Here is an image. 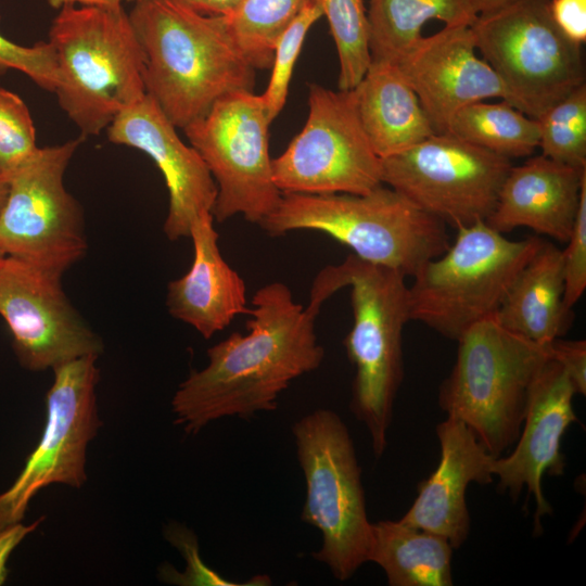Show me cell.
<instances>
[{
  "instance_id": "6da1fadb",
  "label": "cell",
  "mask_w": 586,
  "mask_h": 586,
  "mask_svg": "<svg viewBox=\"0 0 586 586\" xmlns=\"http://www.w3.org/2000/svg\"><path fill=\"white\" fill-rule=\"evenodd\" d=\"M319 311L297 303L283 282L259 288L249 308L247 333L233 332L209 347L207 365L179 384L171 399L175 423L195 435L221 418L275 410L280 394L323 360L315 332Z\"/></svg>"
},
{
  "instance_id": "7a4b0ae2",
  "label": "cell",
  "mask_w": 586,
  "mask_h": 586,
  "mask_svg": "<svg viewBox=\"0 0 586 586\" xmlns=\"http://www.w3.org/2000/svg\"><path fill=\"white\" fill-rule=\"evenodd\" d=\"M143 54L148 94L176 128L204 117L222 97L253 91L255 72L225 16L176 0L136 2L128 13Z\"/></svg>"
},
{
  "instance_id": "3957f363",
  "label": "cell",
  "mask_w": 586,
  "mask_h": 586,
  "mask_svg": "<svg viewBox=\"0 0 586 586\" xmlns=\"http://www.w3.org/2000/svg\"><path fill=\"white\" fill-rule=\"evenodd\" d=\"M270 237L292 231L324 233L359 259L412 277L449 246L446 225L382 183L364 194L282 193L258 225Z\"/></svg>"
},
{
  "instance_id": "277c9868",
  "label": "cell",
  "mask_w": 586,
  "mask_h": 586,
  "mask_svg": "<svg viewBox=\"0 0 586 586\" xmlns=\"http://www.w3.org/2000/svg\"><path fill=\"white\" fill-rule=\"evenodd\" d=\"M49 42L58 65L53 92L82 137L99 135L145 95L142 50L123 8L62 7Z\"/></svg>"
},
{
  "instance_id": "5b68a950",
  "label": "cell",
  "mask_w": 586,
  "mask_h": 586,
  "mask_svg": "<svg viewBox=\"0 0 586 586\" xmlns=\"http://www.w3.org/2000/svg\"><path fill=\"white\" fill-rule=\"evenodd\" d=\"M438 404L462 421L495 458L519 438L531 385L551 358L540 345L502 328L494 316L470 327L457 341Z\"/></svg>"
},
{
  "instance_id": "8992f818",
  "label": "cell",
  "mask_w": 586,
  "mask_h": 586,
  "mask_svg": "<svg viewBox=\"0 0 586 586\" xmlns=\"http://www.w3.org/2000/svg\"><path fill=\"white\" fill-rule=\"evenodd\" d=\"M455 241L426 260L408 286L409 319L458 341L496 314L519 272L544 240H510L485 220L457 229Z\"/></svg>"
},
{
  "instance_id": "52a82bcc",
  "label": "cell",
  "mask_w": 586,
  "mask_h": 586,
  "mask_svg": "<svg viewBox=\"0 0 586 586\" xmlns=\"http://www.w3.org/2000/svg\"><path fill=\"white\" fill-rule=\"evenodd\" d=\"M334 268L341 288H351L353 326L344 339L355 368L351 410L366 425L373 454L380 457L404 374L403 329L410 320L406 276L354 254Z\"/></svg>"
},
{
  "instance_id": "ba28073f",
  "label": "cell",
  "mask_w": 586,
  "mask_h": 586,
  "mask_svg": "<svg viewBox=\"0 0 586 586\" xmlns=\"http://www.w3.org/2000/svg\"><path fill=\"white\" fill-rule=\"evenodd\" d=\"M292 433L306 483L301 519L322 535L313 557L344 582L368 562L372 539L353 440L341 417L326 408L300 418Z\"/></svg>"
},
{
  "instance_id": "9c48e42d",
  "label": "cell",
  "mask_w": 586,
  "mask_h": 586,
  "mask_svg": "<svg viewBox=\"0 0 586 586\" xmlns=\"http://www.w3.org/2000/svg\"><path fill=\"white\" fill-rule=\"evenodd\" d=\"M471 29L504 100L532 118L585 84L582 46L556 26L549 0H513L477 14Z\"/></svg>"
},
{
  "instance_id": "30bf717a",
  "label": "cell",
  "mask_w": 586,
  "mask_h": 586,
  "mask_svg": "<svg viewBox=\"0 0 586 586\" xmlns=\"http://www.w3.org/2000/svg\"><path fill=\"white\" fill-rule=\"evenodd\" d=\"M85 137L38 148L9 178L0 215V252L59 276L88 250L81 205L64 175Z\"/></svg>"
},
{
  "instance_id": "8fae6325",
  "label": "cell",
  "mask_w": 586,
  "mask_h": 586,
  "mask_svg": "<svg viewBox=\"0 0 586 586\" xmlns=\"http://www.w3.org/2000/svg\"><path fill=\"white\" fill-rule=\"evenodd\" d=\"M270 123L262 94L238 91L182 129L216 182L214 221L242 215L259 225L278 206L282 192L273 180Z\"/></svg>"
},
{
  "instance_id": "7c38bea8",
  "label": "cell",
  "mask_w": 586,
  "mask_h": 586,
  "mask_svg": "<svg viewBox=\"0 0 586 586\" xmlns=\"http://www.w3.org/2000/svg\"><path fill=\"white\" fill-rule=\"evenodd\" d=\"M303 129L278 157L273 180L282 193L364 194L382 184V158L359 119L354 89L308 85Z\"/></svg>"
},
{
  "instance_id": "4fadbf2b",
  "label": "cell",
  "mask_w": 586,
  "mask_h": 586,
  "mask_svg": "<svg viewBox=\"0 0 586 586\" xmlns=\"http://www.w3.org/2000/svg\"><path fill=\"white\" fill-rule=\"evenodd\" d=\"M511 160L450 132L382 158V182L421 211L456 229L486 220Z\"/></svg>"
},
{
  "instance_id": "5bb4252c",
  "label": "cell",
  "mask_w": 586,
  "mask_h": 586,
  "mask_svg": "<svg viewBox=\"0 0 586 586\" xmlns=\"http://www.w3.org/2000/svg\"><path fill=\"white\" fill-rule=\"evenodd\" d=\"M98 358L85 356L52 369L44 428L18 476L0 494V527L22 522L41 488L52 484L81 487L86 482L87 446L101 424L95 397Z\"/></svg>"
},
{
  "instance_id": "9a60e30c",
  "label": "cell",
  "mask_w": 586,
  "mask_h": 586,
  "mask_svg": "<svg viewBox=\"0 0 586 586\" xmlns=\"http://www.w3.org/2000/svg\"><path fill=\"white\" fill-rule=\"evenodd\" d=\"M61 276L12 256L0 257V316L22 367L38 372L104 345L65 294Z\"/></svg>"
},
{
  "instance_id": "2e32d148",
  "label": "cell",
  "mask_w": 586,
  "mask_h": 586,
  "mask_svg": "<svg viewBox=\"0 0 586 586\" xmlns=\"http://www.w3.org/2000/svg\"><path fill=\"white\" fill-rule=\"evenodd\" d=\"M176 129L148 94L119 113L106 128L112 143L144 152L161 170L169 196L163 226L169 241L189 238L193 221L203 213H212L217 196L206 164Z\"/></svg>"
},
{
  "instance_id": "e0dca14e",
  "label": "cell",
  "mask_w": 586,
  "mask_h": 586,
  "mask_svg": "<svg viewBox=\"0 0 586 586\" xmlns=\"http://www.w3.org/2000/svg\"><path fill=\"white\" fill-rule=\"evenodd\" d=\"M475 51L471 26L445 25L422 36L396 63L437 133L447 132L453 117L464 106L505 99L498 76Z\"/></svg>"
},
{
  "instance_id": "ac0fdd59",
  "label": "cell",
  "mask_w": 586,
  "mask_h": 586,
  "mask_svg": "<svg viewBox=\"0 0 586 586\" xmlns=\"http://www.w3.org/2000/svg\"><path fill=\"white\" fill-rule=\"evenodd\" d=\"M576 390L560 362L549 358L535 377L527 397L522 429L513 451L493 461V474L498 487L518 498L525 486L536 502L535 530L539 520L551 512L544 497L542 479L545 473L561 475L565 461L560 450L561 438L577 420L573 409Z\"/></svg>"
},
{
  "instance_id": "d6986e66",
  "label": "cell",
  "mask_w": 586,
  "mask_h": 586,
  "mask_svg": "<svg viewBox=\"0 0 586 586\" xmlns=\"http://www.w3.org/2000/svg\"><path fill=\"white\" fill-rule=\"evenodd\" d=\"M441 457L433 473L418 485V495L403 523L446 538L455 549L468 538L470 517L466 492L471 482L489 484L495 459L460 420L447 417L436 426Z\"/></svg>"
},
{
  "instance_id": "ffe728a7",
  "label": "cell",
  "mask_w": 586,
  "mask_h": 586,
  "mask_svg": "<svg viewBox=\"0 0 586 586\" xmlns=\"http://www.w3.org/2000/svg\"><path fill=\"white\" fill-rule=\"evenodd\" d=\"M586 168H575L543 154L512 165L485 220L500 233L525 227L561 243L569 240L578 208Z\"/></svg>"
},
{
  "instance_id": "44dd1931",
  "label": "cell",
  "mask_w": 586,
  "mask_h": 586,
  "mask_svg": "<svg viewBox=\"0 0 586 586\" xmlns=\"http://www.w3.org/2000/svg\"><path fill=\"white\" fill-rule=\"evenodd\" d=\"M212 213L192 224L193 260L190 269L167 285L168 314L196 330L204 339L226 329L239 315H247L243 278L222 257Z\"/></svg>"
},
{
  "instance_id": "7402d4cb",
  "label": "cell",
  "mask_w": 586,
  "mask_h": 586,
  "mask_svg": "<svg viewBox=\"0 0 586 586\" xmlns=\"http://www.w3.org/2000/svg\"><path fill=\"white\" fill-rule=\"evenodd\" d=\"M354 92L360 123L379 157L402 153L435 133L396 64L371 61Z\"/></svg>"
},
{
  "instance_id": "603a6c76",
  "label": "cell",
  "mask_w": 586,
  "mask_h": 586,
  "mask_svg": "<svg viewBox=\"0 0 586 586\" xmlns=\"http://www.w3.org/2000/svg\"><path fill=\"white\" fill-rule=\"evenodd\" d=\"M562 250L544 241L508 290L496 321L506 330L540 345L560 337L570 323L563 302Z\"/></svg>"
},
{
  "instance_id": "cb8c5ba5",
  "label": "cell",
  "mask_w": 586,
  "mask_h": 586,
  "mask_svg": "<svg viewBox=\"0 0 586 586\" xmlns=\"http://www.w3.org/2000/svg\"><path fill=\"white\" fill-rule=\"evenodd\" d=\"M453 549L441 535L383 520L372 523L368 562L383 569L391 586H450Z\"/></svg>"
},
{
  "instance_id": "d4e9b609",
  "label": "cell",
  "mask_w": 586,
  "mask_h": 586,
  "mask_svg": "<svg viewBox=\"0 0 586 586\" xmlns=\"http://www.w3.org/2000/svg\"><path fill=\"white\" fill-rule=\"evenodd\" d=\"M367 13L371 61L393 64L422 37L428 22L471 26L477 16L471 0H370Z\"/></svg>"
},
{
  "instance_id": "484cf974",
  "label": "cell",
  "mask_w": 586,
  "mask_h": 586,
  "mask_svg": "<svg viewBox=\"0 0 586 586\" xmlns=\"http://www.w3.org/2000/svg\"><path fill=\"white\" fill-rule=\"evenodd\" d=\"M447 132L509 160L530 156L539 144L538 120L505 100L464 106L453 117Z\"/></svg>"
},
{
  "instance_id": "4316f807",
  "label": "cell",
  "mask_w": 586,
  "mask_h": 586,
  "mask_svg": "<svg viewBox=\"0 0 586 586\" xmlns=\"http://www.w3.org/2000/svg\"><path fill=\"white\" fill-rule=\"evenodd\" d=\"M311 0H241L225 16L238 49L255 69L270 68L281 35Z\"/></svg>"
},
{
  "instance_id": "83f0119b",
  "label": "cell",
  "mask_w": 586,
  "mask_h": 586,
  "mask_svg": "<svg viewBox=\"0 0 586 586\" xmlns=\"http://www.w3.org/2000/svg\"><path fill=\"white\" fill-rule=\"evenodd\" d=\"M316 1L327 16L336 47L340 63L337 88L352 90L371 63L369 22L364 0Z\"/></svg>"
},
{
  "instance_id": "f1b7e54d",
  "label": "cell",
  "mask_w": 586,
  "mask_h": 586,
  "mask_svg": "<svg viewBox=\"0 0 586 586\" xmlns=\"http://www.w3.org/2000/svg\"><path fill=\"white\" fill-rule=\"evenodd\" d=\"M540 154L586 168V84L553 104L538 119Z\"/></svg>"
},
{
  "instance_id": "f546056e",
  "label": "cell",
  "mask_w": 586,
  "mask_h": 586,
  "mask_svg": "<svg viewBox=\"0 0 586 586\" xmlns=\"http://www.w3.org/2000/svg\"><path fill=\"white\" fill-rule=\"evenodd\" d=\"M323 15L316 0H311L279 38L269 84L262 94L267 114L272 122L283 109L294 64L311 25Z\"/></svg>"
},
{
  "instance_id": "4dcf8cb0",
  "label": "cell",
  "mask_w": 586,
  "mask_h": 586,
  "mask_svg": "<svg viewBox=\"0 0 586 586\" xmlns=\"http://www.w3.org/2000/svg\"><path fill=\"white\" fill-rule=\"evenodd\" d=\"M38 148L27 105L0 87V177L8 179Z\"/></svg>"
},
{
  "instance_id": "1f68e13d",
  "label": "cell",
  "mask_w": 586,
  "mask_h": 586,
  "mask_svg": "<svg viewBox=\"0 0 586 586\" xmlns=\"http://www.w3.org/2000/svg\"><path fill=\"white\" fill-rule=\"evenodd\" d=\"M165 536L181 552L186 560V568L182 573H178L170 565H163L160 574L164 582L183 586H267L271 584L266 574L255 575L245 583L226 579L203 562L199 552L198 538L180 524H169Z\"/></svg>"
},
{
  "instance_id": "d6a6232c",
  "label": "cell",
  "mask_w": 586,
  "mask_h": 586,
  "mask_svg": "<svg viewBox=\"0 0 586 586\" xmlns=\"http://www.w3.org/2000/svg\"><path fill=\"white\" fill-rule=\"evenodd\" d=\"M9 69L22 72L50 92L54 91L58 84L55 53L49 41L25 47L0 34V74Z\"/></svg>"
},
{
  "instance_id": "836d02e7",
  "label": "cell",
  "mask_w": 586,
  "mask_h": 586,
  "mask_svg": "<svg viewBox=\"0 0 586 586\" xmlns=\"http://www.w3.org/2000/svg\"><path fill=\"white\" fill-rule=\"evenodd\" d=\"M564 295L563 302L571 309L586 288V180L581 190L575 222L566 247L562 250Z\"/></svg>"
},
{
  "instance_id": "e575fe53",
  "label": "cell",
  "mask_w": 586,
  "mask_h": 586,
  "mask_svg": "<svg viewBox=\"0 0 586 586\" xmlns=\"http://www.w3.org/2000/svg\"><path fill=\"white\" fill-rule=\"evenodd\" d=\"M551 358L562 365L576 393H586V342L568 341L560 337L550 343Z\"/></svg>"
},
{
  "instance_id": "d590c367",
  "label": "cell",
  "mask_w": 586,
  "mask_h": 586,
  "mask_svg": "<svg viewBox=\"0 0 586 586\" xmlns=\"http://www.w3.org/2000/svg\"><path fill=\"white\" fill-rule=\"evenodd\" d=\"M549 11L568 39L579 46L586 41V0H549Z\"/></svg>"
},
{
  "instance_id": "8d00e7d4",
  "label": "cell",
  "mask_w": 586,
  "mask_h": 586,
  "mask_svg": "<svg viewBox=\"0 0 586 586\" xmlns=\"http://www.w3.org/2000/svg\"><path fill=\"white\" fill-rule=\"evenodd\" d=\"M41 519L25 525L22 522L0 527V585L8 576V561L16 547L33 533L40 524Z\"/></svg>"
},
{
  "instance_id": "74e56055",
  "label": "cell",
  "mask_w": 586,
  "mask_h": 586,
  "mask_svg": "<svg viewBox=\"0 0 586 586\" xmlns=\"http://www.w3.org/2000/svg\"><path fill=\"white\" fill-rule=\"evenodd\" d=\"M179 3L204 15L229 16L238 8L241 0H176Z\"/></svg>"
},
{
  "instance_id": "f35d334b",
  "label": "cell",
  "mask_w": 586,
  "mask_h": 586,
  "mask_svg": "<svg viewBox=\"0 0 586 586\" xmlns=\"http://www.w3.org/2000/svg\"><path fill=\"white\" fill-rule=\"evenodd\" d=\"M54 9H61L65 5H85L102 9L117 10L122 8L123 0H47Z\"/></svg>"
},
{
  "instance_id": "ab89813d",
  "label": "cell",
  "mask_w": 586,
  "mask_h": 586,
  "mask_svg": "<svg viewBox=\"0 0 586 586\" xmlns=\"http://www.w3.org/2000/svg\"><path fill=\"white\" fill-rule=\"evenodd\" d=\"M513 0H471V4L476 14L485 13L500 8Z\"/></svg>"
},
{
  "instance_id": "60d3db41",
  "label": "cell",
  "mask_w": 586,
  "mask_h": 586,
  "mask_svg": "<svg viewBox=\"0 0 586 586\" xmlns=\"http://www.w3.org/2000/svg\"><path fill=\"white\" fill-rule=\"evenodd\" d=\"M8 194H9V181L8 179L0 177V215L5 205Z\"/></svg>"
},
{
  "instance_id": "b9f144b4",
  "label": "cell",
  "mask_w": 586,
  "mask_h": 586,
  "mask_svg": "<svg viewBox=\"0 0 586 586\" xmlns=\"http://www.w3.org/2000/svg\"><path fill=\"white\" fill-rule=\"evenodd\" d=\"M127 1L136 3V2H140V1H145V0H127Z\"/></svg>"
},
{
  "instance_id": "7bdbcfd3",
  "label": "cell",
  "mask_w": 586,
  "mask_h": 586,
  "mask_svg": "<svg viewBox=\"0 0 586 586\" xmlns=\"http://www.w3.org/2000/svg\"><path fill=\"white\" fill-rule=\"evenodd\" d=\"M4 256V254L2 252H0V257Z\"/></svg>"
}]
</instances>
